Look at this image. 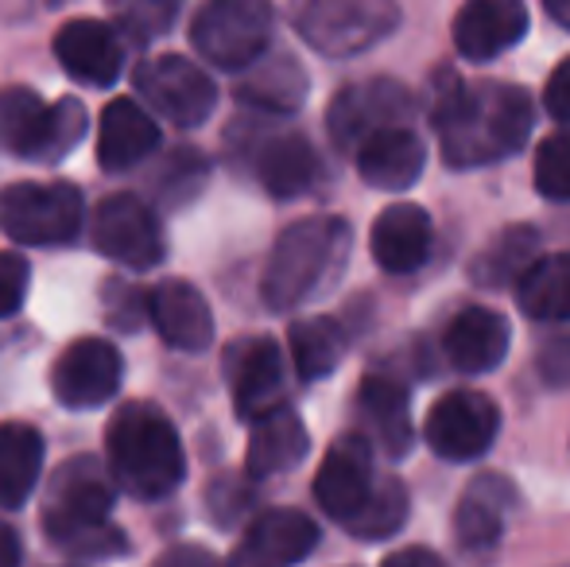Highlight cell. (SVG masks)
Wrapping results in <instances>:
<instances>
[{
	"label": "cell",
	"instance_id": "6da1fadb",
	"mask_svg": "<svg viewBox=\"0 0 570 567\" xmlns=\"http://www.w3.org/2000/svg\"><path fill=\"white\" fill-rule=\"evenodd\" d=\"M435 125L443 159L451 167H485L512 156L532 133V101L520 86L473 82L458 75L439 78Z\"/></svg>",
	"mask_w": 570,
	"mask_h": 567
},
{
	"label": "cell",
	"instance_id": "7a4b0ae2",
	"mask_svg": "<svg viewBox=\"0 0 570 567\" xmlns=\"http://www.w3.org/2000/svg\"><path fill=\"white\" fill-rule=\"evenodd\" d=\"M114 482L94 454H75L55 470L43 498V529L55 548L86 560H109L128 548V540L109 525Z\"/></svg>",
	"mask_w": 570,
	"mask_h": 567
},
{
	"label": "cell",
	"instance_id": "3957f363",
	"mask_svg": "<svg viewBox=\"0 0 570 567\" xmlns=\"http://www.w3.org/2000/svg\"><path fill=\"white\" fill-rule=\"evenodd\" d=\"M106 451L117 486L136 501L167 498L187 475L179 431L167 420V412L148 401H128L114 412L106 428Z\"/></svg>",
	"mask_w": 570,
	"mask_h": 567
},
{
	"label": "cell",
	"instance_id": "277c9868",
	"mask_svg": "<svg viewBox=\"0 0 570 567\" xmlns=\"http://www.w3.org/2000/svg\"><path fill=\"white\" fill-rule=\"evenodd\" d=\"M353 229L345 218H303L287 226L264 265L261 295L272 311H295L323 295L350 261Z\"/></svg>",
	"mask_w": 570,
	"mask_h": 567
},
{
	"label": "cell",
	"instance_id": "5b68a950",
	"mask_svg": "<svg viewBox=\"0 0 570 567\" xmlns=\"http://www.w3.org/2000/svg\"><path fill=\"white\" fill-rule=\"evenodd\" d=\"M86 106L78 98L43 101L28 86L0 90V144L20 159L55 164L86 137Z\"/></svg>",
	"mask_w": 570,
	"mask_h": 567
},
{
	"label": "cell",
	"instance_id": "8992f818",
	"mask_svg": "<svg viewBox=\"0 0 570 567\" xmlns=\"http://www.w3.org/2000/svg\"><path fill=\"white\" fill-rule=\"evenodd\" d=\"M86 218L82 190L75 183H12L0 190V229L16 245H67Z\"/></svg>",
	"mask_w": 570,
	"mask_h": 567
},
{
	"label": "cell",
	"instance_id": "52a82bcc",
	"mask_svg": "<svg viewBox=\"0 0 570 567\" xmlns=\"http://www.w3.org/2000/svg\"><path fill=\"white\" fill-rule=\"evenodd\" d=\"M400 23V8L392 0H311L295 8V31L318 55L345 59L389 39Z\"/></svg>",
	"mask_w": 570,
	"mask_h": 567
},
{
	"label": "cell",
	"instance_id": "ba28073f",
	"mask_svg": "<svg viewBox=\"0 0 570 567\" xmlns=\"http://www.w3.org/2000/svg\"><path fill=\"white\" fill-rule=\"evenodd\" d=\"M272 39V8L264 0H214L190 20V43L222 70H248Z\"/></svg>",
	"mask_w": 570,
	"mask_h": 567
},
{
	"label": "cell",
	"instance_id": "9c48e42d",
	"mask_svg": "<svg viewBox=\"0 0 570 567\" xmlns=\"http://www.w3.org/2000/svg\"><path fill=\"white\" fill-rule=\"evenodd\" d=\"M415 114V98L404 82L392 78H368V82H350L334 94L326 109V129L342 151H357L373 133L407 129Z\"/></svg>",
	"mask_w": 570,
	"mask_h": 567
},
{
	"label": "cell",
	"instance_id": "30bf717a",
	"mask_svg": "<svg viewBox=\"0 0 570 567\" xmlns=\"http://www.w3.org/2000/svg\"><path fill=\"white\" fill-rule=\"evenodd\" d=\"M497 431H501V409L493 397L473 393V389H454V393L439 397L423 420L428 447L439 459L451 462L481 459L493 447Z\"/></svg>",
	"mask_w": 570,
	"mask_h": 567
},
{
	"label": "cell",
	"instance_id": "8fae6325",
	"mask_svg": "<svg viewBox=\"0 0 570 567\" xmlns=\"http://www.w3.org/2000/svg\"><path fill=\"white\" fill-rule=\"evenodd\" d=\"M136 90L144 94L159 117H167L179 129H195L218 106V86L210 82L198 62L183 59V55H159L136 67Z\"/></svg>",
	"mask_w": 570,
	"mask_h": 567
},
{
	"label": "cell",
	"instance_id": "7c38bea8",
	"mask_svg": "<svg viewBox=\"0 0 570 567\" xmlns=\"http://www.w3.org/2000/svg\"><path fill=\"white\" fill-rule=\"evenodd\" d=\"M94 245L125 268H156L164 261V229L151 206L136 195H109L94 214Z\"/></svg>",
	"mask_w": 570,
	"mask_h": 567
},
{
	"label": "cell",
	"instance_id": "4fadbf2b",
	"mask_svg": "<svg viewBox=\"0 0 570 567\" xmlns=\"http://www.w3.org/2000/svg\"><path fill=\"white\" fill-rule=\"evenodd\" d=\"M120 378H125V362L114 342L101 339H78L55 358L51 370V393L62 409H98V404L114 401Z\"/></svg>",
	"mask_w": 570,
	"mask_h": 567
},
{
	"label": "cell",
	"instance_id": "5bb4252c",
	"mask_svg": "<svg viewBox=\"0 0 570 567\" xmlns=\"http://www.w3.org/2000/svg\"><path fill=\"white\" fill-rule=\"evenodd\" d=\"M376 482H381V478L373 475V447H368L365 436L350 431V436L334 439L323 467H318L315 501L323 506L326 517H334L342 529H350L361 509L368 506Z\"/></svg>",
	"mask_w": 570,
	"mask_h": 567
},
{
	"label": "cell",
	"instance_id": "9a60e30c",
	"mask_svg": "<svg viewBox=\"0 0 570 567\" xmlns=\"http://www.w3.org/2000/svg\"><path fill=\"white\" fill-rule=\"evenodd\" d=\"M318 548V525L299 509H268L245 529L229 567H295Z\"/></svg>",
	"mask_w": 570,
	"mask_h": 567
},
{
	"label": "cell",
	"instance_id": "2e32d148",
	"mask_svg": "<svg viewBox=\"0 0 570 567\" xmlns=\"http://www.w3.org/2000/svg\"><path fill=\"white\" fill-rule=\"evenodd\" d=\"M233 409L240 420H261L284 404V354L272 339H240L226 358Z\"/></svg>",
	"mask_w": 570,
	"mask_h": 567
},
{
	"label": "cell",
	"instance_id": "e0dca14e",
	"mask_svg": "<svg viewBox=\"0 0 570 567\" xmlns=\"http://www.w3.org/2000/svg\"><path fill=\"white\" fill-rule=\"evenodd\" d=\"M55 59L75 82L114 86L125 67V43H120L117 28L78 16L55 31Z\"/></svg>",
	"mask_w": 570,
	"mask_h": 567
},
{
	"label": "cell",
	"instance_id": "ac0fdd59",
	"mask_svg": "<svg viewBox=\"0 0 570 567\" xmlns=\"http://www.w3.org/2000/svg\"><path fill=\"white\" fill-rule=\"evenodd\" d=\"M148 319L159 339L183 354H203L214 342V315L210 303L198 287L187 281H164L148 292Z\"/></svg>",
	"mask_w": 570,
	"mask_h": 567
},
{
	"label": "cell",
	"instance_id": "d6986e66",
	"mask_svg": "<svg viewBox=\"0 0 570 567\" xmlns=\"http://www.w3.org/2000/svg\"><path fill=\"white\" fill-rule=\"evenodd\" d=\"M528 31V8L520 0H470L454 16V47L470 62H489L517 47Z\"/></svg>",
	"mask_w": 570,
	"mask_h": 567
},
{
	"label": "cell",
	"instance_id": "ffe728a7",
	"mask_svg": "<svg viewBox=\"0 0 570 567\" xmlns=\"http://www.w3.org/2000/svg\"><path fill=\"white\" fill-rule=\"evenodd\" d=\"M373 261L392 276L420 273L431 257V218L423 206L415 203H396L389 211H381V218L373 222Z\"/></svg>",
	"mask_w": 570,
	"mask_h": 567
},
{
	"label": "cell",
	"instance_id": "44dd1931",
	"mask_svg": "<svg viewBox=\"0 0 570 567\" xmlns=\"http://www.w3.org/2000/svg\"><path fill=\"white\" fill-rule=\"evenodd\" d=\"M509 342H512V326L501 311H489V307H465L462 315L446 326V362L454 365L458 373H489L504 362L509 354Z\"/></svg>",
	"mask_w": 570,
	"mask_h": 567
},
{
	"label": "cell",
	"instance_id": "7402d4cb",
	"mask_svg": "<svg viewBox=\"0 0 570 567\" xmlns=\"http://www.w3.org/2000/svg\"><path fill=\"white\" fill-rule=\"evenodd\" d=\"M517 506V490L501 475H481L465 486L454 509V537L465 553H489L501 540L509 509Z\"/></svg>",
	"mask_w": 570,
	"mask_h": 567
},
{
	"label": "cell",
	"instance_id": "603a6c76",
	"mask_svg": "<svg viewBox=\"0 0 570 567\" xmlns=\"http://www.w3.org/2000/svg\"><path fill=\"white\" fill-rule=\"evenodd\" d=\"M353 156H357V175L376 190H407L428 164V148L415 129L373 133Z\"/></svg>",
	"mask_w": 570,
	"mask_h": 567
},
{
	"label": "cell",
	"instance_id": "cb8c5ba5",
	"mask_svg": "<svg viewBox=\"0 0 570 567\" xmlns=\"http://www.w3.org/2000/svg\"><path fill=\"white\" fill-rule=\"evenodd\" d=\"M159 148V125L144 114L136 101L117 98L106 106L98 125V164L101 172L120 175L128 167L144 164Z\"/></svg>",
	"mask_w": 570,
	"mask_h": 567
},
{
	"label": "cell",
	"instance_id": "d4e9b609",
	"mask_svg": "<svg viewBox=\"0 0 570 567\" xmlns=\"http://www.w3.org/2000/svg\"><path fill=\"white\" fill-rule=\"evenodd\" d=\"M253 172L272 198H299L315 187L318 156L307 137L279 133V137H268L253 151Z\"/></svg>",
	"mask_w": 570,
	"mask_h": 567
},
{
	"label": "cell",
	"instance_id": "484cf974",
	"mask_svg": "<svg viewBox=\"0 0 570 567\" xmlns=\"http://www.w3.org/2000/svg\"><path fill=\"white\" fill-rule=\"evenodd\" d=\"M307 451H311V439L303 420L287 404H279L268 417L253 420V436H248V451H245L248 478L284 475V470L299 467L307 459Z\"/></svg>",
	"mask_w": 570,
	"mask_h": 567
},
{
	"label": "cell",
	"instance_id": "4316f807",
	"mask_svg": "<svg viewBox=\"0 0 570 567\" xmlns=\"http://www.w3.org/2000/svg\"><path fill=\"white\" fill-rule=\"evenodd\" d=\"M361 417H365L368 431L376 436V443L400 459V454L412 451L415 428H412V401H407V389L396 378H384V373H368L357 389Z\"/></svg>",
	"mask_w": 570,
	"mask_h": 567
},
{
	"label": "cell",
	"instance_id": "83f0119b",
	"mask_svg": "<svg viewBox=\"0 0 570 567\" xmlns=\"http://www.w3.org/2000/svg\"><path fill=\"white\" fill-rule=\"evenodd\" d=\"M303 98H307V75L287 51L256 59L237 82V101L261 109V114H295Z\"/></svg>",
	"mask_w": 570,
	"mask_h": 567
},
{
	"label": "cell",
	"instance_id": "f1b7e54d",
	"mask_svg": "<svg viewBox=\"0 0 570 567\" xmlns=\"http://www.w3.org/2000/svg\"><path fill=\"white\" fill-rule=\"evenodd\" d=\"M43 470V436L31 424H0V506L20 509Z\"/></svg>",
	"mask_w": 570,
	"mask_h": 567
},
{
	"label": "cell",
	"instance_id": "f546056e",
	"mask_svg": "<svg viewBox=\"0 0 570 567\" xmlns=\"http://www.w3.org/2000/svg\"><path fill=\"white\" fill-rule=\"evenodd\" d=\"M517 303L535 323L570 319V253L535 257L517 281Z\"/></svg>",
	"mask_w": 570,
	"mask_h": 567
},
{
	"label": "cell",
	"instance_id": "4dcf8cb0",
	"mask_svg": "<svg viewBox=\"0 0 570 567\" xmlns=\"http://www.w3.org/2000/svg\"><path fill=\"white\" fill-rule=\"evenodd\" d=\"M287 342H292V362H295V370H299L303 381L331 378V373L338 370V362L345 358V346H350L342 323L338 319H326V315L292 323Z\"/></svg>",
	"mask_w": 570,
	"mask_h": 567
},
{
	"label": "cell",
	"instance_id": "1f68e13d",
	"mask_svg": "<svg viewBox=\"0 0 570 567\" xmlns=\"http://www.w3.org/2000/svg\"><path fill=\"white\" fill-rule=\"evenodd\" d=\"M532 261H535V229L517 226V229H504L489 250H481V257L470 265V276L473 284L504 287L509 281H520Z\"/></svg>",
	"mask_w": 570,
	"mask_h": 567
},
{
	"label": "cell",
	"instance_id": "d6a6232c",
	"mask_svg": "<svg viewBox=\"0 0 570 567\" xmlns=\"http://www.w3.org/2000/svg\"><path fill=\"white\" fill-rule=\"evenodd\" d=\"M407 509H412V501H407V486L389 475V478L376 482L368 506L361 509L357 521H353L345 532H350V537H361V540H389L404 529Z\"/></svg>",
	"mask_w": 570,
	"mask_h": 567
},
{
	"label": "cell",
	"instance_id": "836d02e7",
	"mask_svg": "<svg viewBox=\"0 0 570 567\" xmlns=\"http://www.w3.org/2000/svg\"><path fill=\"white\" fill-rule=\"evenodd\" d=\"M535 190L551 203H570V133H556L535 151Z\"/></svg>",
	"mask_w": 570,
	"mask_h": 567
},
{
	"label": "cell",
	"instance_id": "e575fe53",
	"mask_svg": "<svg viewBox=\"0 0 570 567\" xmlns=\"http://www.w3.org/2000/svg\"><path fill=\"white\" fill-rule=\"evenodd\" d=\"M156 183H159V195H164L167 203H187V198L198 195V187L206 183V159H203V151L179 148L171 156V167L156 175Z\"/></svg>",
	"mask_w": 570,
	"mask_h": 567
},
{
	"label": "cell",
	"instance_id": "d590c367",
	"mask_svg": "<svg viewBox=\"0 0 570 567\" xmlns=\"http://www.w3.org/2000/svg\"><path fill=\"white\" fill-rule=\"evenodd\" d=\"M31 268L23 253H0V319H12L28 300Z\"/></svg>",
	"mask_w": 570,
	"mask_h": 567
},
{
	"label": "cell",
	"instance_id": "8d00e7d4",
	"mask_svg": "<svg viewBox=\"0 0 570 567\" xmlns=\"http://www.w3.org/2000/svg\"><path fill=\"white\" fill-rule=\"evenodd\" d=\"M535 365H540V373H543V381H548V385L570 389V331L559 334V339H551L548 346L540 350Z\"/></svg>",
	"mask_w": 570,
	"mask_h": 567
},
{
	"label": "cell",
	"instance_id": "74e56055",
	"mask_svg": "<svg viewBox=\"0 0 570 567\" xmlns=\"http://www.w3.org/2000/svg\"><path fill=\"white\" fill-rule=\"evenodd\" d=\"M117 16H120V23H125L128 31H136L140 39H151L156 31H164V23L175 16V8L171 4H167V8H159V4H151V8L128 4V8H117Z\"/></svg>",
	"mask_w": 570,
	"mask_h": 567
},
{
	"label": "cell",
	"instance_id": "f35d334b",
	"mask_svg": "<svg viewBox=\"0 0 570 567\" xmlns=\"http://www.w3.org/2000/svg\"><path fill=\"white\" fill-rule=\"evenodd\" d=\"M543 106H548V114L556 117V121L570 125V59H563L551 70L548 90H543Z\"/></svg>",
	"mask_w": 570,
	"mask_h": 567
},
{
	"label": "cell",
	"instance_id": "ab89813d",
	"mask_svg": "<svg viewBox=\"0 0 570 567\" xmlns=\"http://www.w3.org/2000/svg\"><path fill=\"white\" fill-rule=\"evenodd\" d=\"M151 567H222V564L214 560V553H206L203 545H175Z\"/></svg>",
	"mask_w": 570,
	"mask_h": 567
},
{
	"label": "cell",
	"instance_id": "60d3db41",
	"mask_svg": "<svg viewBox=\"0 0 570 567\" xmlns=\"http://www.w3.org/2000/svg\"><path fill=\"white\" fill-rule=\"evenodd\" d=\"M381 567H446V560L431 548H400Z\"/></svg>",
	"mask_w": 570,
	"mask_h": 567
},
{
	"label": "cell",
	"instance_id": "b9f144b4",
	"mask_svg": "<svg viewBox=\"0 0 570 567\" xmlns=\"http://www.w3.org/2000/svg\"><path fill=\"white\" fill-rule=\"evenodd\" d=\"M0 567H20V537L0 525Z\"/></svg>",
	"mask_w": 570,
	"mask_h": 567
},
{
	"label": "cell",
	"instance_id": "7bdbcfd3",
	"mask_svg": "<svg viewBox=\"0 0 570 567\" xmlns=\"http://www.w3.org/2000/svg\"><path fill=\"white\" fill-rule=\"evenodd\" d=\"M548 16H551V20H559L570 31V0H548Z\"/></svg>",
	"mask_w": 570,
	"mask_h": 567
}]
</instances>
